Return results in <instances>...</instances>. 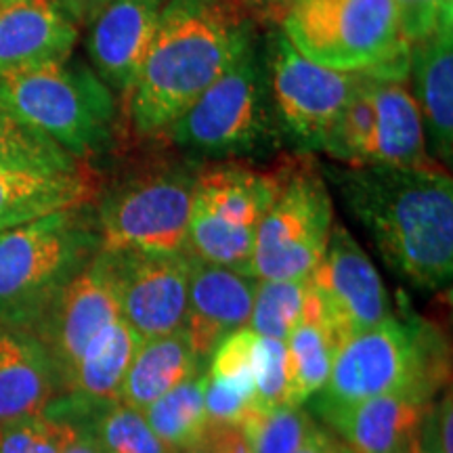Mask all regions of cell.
I'll return each mask as SVG.
<instances>
[{
  "label": "cell",
  "instance_id": "obj_1",
  "mask_svg": "<svg viewBox=\"0 0 453 453\" xmlns=\"http://www.w3.org/2000/svg\"><path fill=\"white\" fill-rule=\"evenodd\" d=\"M350 217L384 265L418 290L449 286L453 275V180L443 166H330Z\"/></svg>",
  "mask_w": 453,
  "mask_h": 453
},
{
  "label": "cell",
  "instance_id": "obj_2",
  "mask_svg": "<svg viewBox=\"0 0 453 453\" xmlns=\"http://www.w3.org/2000/svg\"><path fill=\"white\" fill-rule=\"evenodd\" d=\"M258 26L237 0H168L130 90L128 120L156 141L242 53Z\"/></svg>",
  "mask_w": 453,
  "mask_h": 453
},
{
  "label": "cell",
  "instance_id": "obj_3",
  "mask_svg": "<svg viewBox=\"0 0 453 453\" xmlns=\"http://www.w3.org/2000/svg\"><path fill=\"white\" fill-rule=\"evenodd\" d=\"M156 141L197 164L280 151L283 139L271 99L265 32L257 30L234 64Z\"/></svg>",
  "mask_w": 453,
  "mask_h": 453
},
{
  "label": "cell",
  "instance_id": "obj_4",
  "mask_svg": "<svg viewBox=\"0 0 453 453\" xmlns=\"http://www.w3.org/2000/svg\"><path fill=\"white\" fill-rule=\"evenodd\" d=\"M101 183L95 217L101 250L187 252V226L200 164L156 141Z\"/></svg>",
  "mask_w": 453,
  "mask_h": 453
},
{
  "label": "cell",
  "instance_id": "obj_5",
  "mask_svg": "<svg viewBox=\"0 0 453 453\" xmlns=\"http://www.w3.org/2000/svg\"><path fill=\"white\" fill-rule=\"evenodd\" d=\"M0 113L87 162L120 137V101L82 61H50L0 78Z\"/></svg>",
  "mask_w": 453,
  "mask_h": 453
},
{
  "label": "cell",
  "instance_id": "obj_6",
  "mask_svg": "<svg viewBox=\"0 0 453 453\" xmlns=\"http://www.w3.org/2000/svg\"><path fill=\"white\" fill-rule=\"evenodd\" d=\"M449 376L451 355L443 332L411 313L390 315L340 344L317 401L347 405L382 395L433 401Z\"/></svg>",
  "mask_w": 453,
  "mask_h": 453
},
{
  "label": "cell",
  "instance_id": "obj_7",
  "mask_svg": "<svg viewBox=\"0 0 453 453\" xmlns=\"http://www.w3.org/2000/svg\"><path fill=\"white\" fill-rule=\"evenodd\" d=\"M101 250L95 206L67 208L0 234V324L32 326Z\"/></svg>",
  "mask_w": 453,
  "mask_h": 453
},
{
  "label": "cell",
  "instance_id": "obj_8",
  "mask_svg": "<svg viewBox=\"0 0 453 453\" xmlns=\"http://www.w3.org/2000/svg\"><path fill=\"white\" fill-rule=\"evenodd\" d=\"M277 27L330 70L407 78L410 42L393 0H283Z\"/></svg>",
  "mask_w": 453,
  "mask_h": 453
},
{
  "label": "cell",
  "instance_id": "obj_9",
  "mask_svg": "<svg viewBox=\"0 0 453 453\" xmlns=\"http://www.w3.org/2000/svg\"><path fill=\"white\" fill-rule=\"evenodd\" d=\"M286 160L273 170L243 162H206L196 174L187 252L248 273L257 226L273 203Z\"/></svg>",
  "mask_w": 453,
  "mask_h": 453
},
{
  "label": "cell",
  "instance_id": "obj_10",
  "mask_svg": "<svg viewBox=\"0 0 453 453\" xmlns=\"http://www.w3.org/2000/svg\"><path fill=\"white\" fill-rule=\"evenodd\" d=\"M334 206L324 170L309 156L286 160L273 203L257 226L248 275L254 280H303L324 257Z\"/></svg>",
  "mask_w": 453,
  "mask_h": 453
},
{
  "label": "cell",
  "instance_id": "obj_11",
  "mask_svg": "<svg viewBox=\"0 0 453 453\" xmlns=\"http://www.w3.org/2000/svg\"><path fill=\"white\" fill-rule=\"evenodd\" d=\"M269 87L283 145L294 154L324 151L327 134L353 93L359 73L336 72L307 59L277 26L265 32Z\"/></svg>",
  "mask_w": 453,
  "mask_h": 453
},
{
  "label": "cell",
  "instance_id": "obj_12",
  "mask_svg": "<svg viewBox=\"0 0 453 453\" xmlns=\"http://www.w3.org/2000/svg\"><path fill=\"white\" fill-rule=\"evenodd\" d=\"M309 280L319 313L338 347L393 315L382 277L344 225L334 223L324 257Z\"/></svg>",
  "mask_w": 453,
  "mask_h": 453
},
{
  "label": "cell",
  "instance_id": "obj_13",
  "mask_svg": "<svg viewBox=\"0 0 453 453\" xmlns=\"http://www.w3.org/2000/svg\"><path fill=\"white\" fill-rule=\"evenodd\" d=\"M116 286L118 307L141 338L177 332L185 324L187 252H154L122 248L104 250Z\"/></svg>",
  "mask_w": 453,
  "mask_h": 453
},
{
  "label": "cell",
  "instance_id": "obj_14",
  "mask_svg": "<svg viewBox=\"0 0 453 453\" xmlns=\"http://www.w3.org/2000/svg\"><path fill=\"white\" fill-rule=\"evenodd\" d=\"M116 317H120L116 286L105 252L99 250L32 326L53 361L59 393L67 388L93 338Z\"/></svg>",
  "mask_w": 453,
  "mask_h": 453
},
{
  "label": "cell",
  "instance_id": "obj_15",
  "mask_svg": "<svg viewBox=\"0 0 453 453\" xmlns=\"http://www.w3.org/2000/svg\"><path fill=\"white\" fill-rule=\"evenodd\" d=\"M168 0H110L88 24L87 55L93 72L128 99Z\"/></svg>",
  "mask_w": 453,
  "mask_h": 453
},
{
  "label": "cell",
  "instance_id": "obj_16",
  "mask_svg": "<svg viewBox=\"0 0 453 453\" xmlns=\"http://www.w3.org/2000/svg\"><path fill=\"white\" fill-rule=\"evenodd\" d=\"M189 257L183 330L202 367L226 334L250 321L257 281L252 275Z\"/></svg>",
  "mask_w": 453,
  "mask_h": 453
},
{
  "label": "cell",
  "instance_id": "obj_17",
  "mask_svg": "<svg viewBox=\"0 0 453 453\" xmlns=\"http://www.w3.org/2000/svg\"><path fill=\"white\" fill-rule=\"evenodd\" d=\"M430 403L418 395H382L347 405L315 401V411L353 453H403Z\"/></svg>",
  "mask_w": 453,
  "mask_h": 453
},
{
  "label": "cell",
  "instance_id": "obj_18",
  "mask_svg": "<svg viewBox=\"0 0 453 453\" xmlns=\"http://www.w3.org/2000/svg\"><path fill=\"white\" fill-rule=\"evenodd\" d=\"M372 128L361 166H441L428 154L420 110L407 78L367 76Z\"/></svg>",
  "mask_w": 453,
  "mask_h": 453
},
{
  "label": "cell",
  "instance_id": "obj_19",
  "mask_svg": "<svg viewBox=\"0 0 453 453\" xmlns=\"http://www.w3.org/2000/svg\"><path fill=\"white\" fill-rule=\"evenodd\" d=\"M76 41L59 0H0V78L67 59Z\"/></svg>",
  "mask_w": 453,
  "mask_h": 453
},
{
  "label": "cell",
  "instance_id": "obj_20",
  "mask_svg": "<svg viewBox=\"0 0 453 453\" xmlns=\"http://www.w3.org/2000/svg\"><path fill=\"white\" fill-rule=\"evenodd\" d=\"M411 95L420 110L428 154L441 166L453 156V24L410 44Z\"/></svg>",
  "mask_w": 453,
  "mask_h": 453
},
{
  "label": "cell",
  "instance_id": "obj_21",
  "mask_svg": "<svg viewBox=\"0 0 453 453\" xmlns=\"http://www.w3.org/2000/svg\"><path fill=\"white\" fill-rule=\"evenodd\" d=\"M57 393L59 378L36 334L0 324V424L42 411Z\"/></svg>",
  "mask_w": 453,
  "mask_h": 453
},
{
  "label": "cell",
  "instance_id": "obj_22",
  "mask_svg": "<svg viewBox=\"0 0 453 453\" xmlns=\"http://www.w3.org/2000/svg\"><path fill=\"white\" fill-rule=\"evenodd\" d=\"M101 180L87 168L76 173H34L0 168V234L49 214L93 203Z\"/></svg>",
  "mask_w": 453,
  "mask_h": 453
},
{
  "label": "cell",
  "instance_id": "obj_23",
  "mask_svg": "<svg viewBox=\"0 0 453 453\" xmlns=\"http://www.w3.org/2000/svg\"><path fill=\"white\" fill-rule=\"evenodd\" d=\"M202 364L191 349L183 327L164 336L147 338L134 355L124 378L120 401L143 411L147 405L174 387L202 373Z\"/></svg>",
  "mask_w": 453,
  "mask_h": 453
},
{
  "label": "cell",
  "instance_id": "obj_24",
  "mask_svg": "<svg viewBox=\"0 0 453 453\" xmlns=\"http://www.w3.org/2000/svg\"><path fill=\"white\" fill-rule=\"evenodd\" d=\"M336 349L309 280L304 313L286 338V407H303L311 396L321 393L330 378Z\"/></svg>",
  "mask_w": 453,
  "mask_h": 453
},
{
  "label": "cell",
  "instance_id": "obj_25",
  "mask_svg": "<svg viewBox=\"0 0 453 453\" xmlns=\"http://www.w3.org/2000/svg\"><path fill=\"white\" fill-rule=\"evenodd\" d=\"M143 338L120 317L107 324L78 361L65 395L90 401H120L128 367Z\"/></svg>",
  "mask_w": 453,
  "mask_h": 453
},
{
  "label": "cell",
  "instance_id": "obj_26",
  "mask_svg": "<svg viewBox=\"0 0 453 453\" xmlns=\"http://www.w3.org/2000/svg\"><path fill=\"white\" fill-rule=\"evenodd\" d=\"M143 416L170 453H185L211 426L203 407V372L147 405Z\"/></svg>",
  "mask_w": 453,
  "mask_h": 453
},
{
  "label": "cell",
  "instance_id": "obj_27",
  "mask_svg": "<svg viewBox=\"0 0 453 453\" xmlns=\"http://www.w3.org/2000/svg\"><path fill=\"white\" fill-rule=\"evenodd\" d=\"M309 275L303 280H258L254 290L250 330L258 336L283 340L290 336L304 313Z\"/></svg>",
  "mask_w": 453,
  "mask_h": 453
},
{
  "label": "cell",
  "instance_id": "obj_28",
  "mask_svg": "<svg viewBox=\"0 0 453 453\" xmlns=\"http://www.w3.org/2000/svg\"><path fill=\"white\" fill-rule=\"evenodd\" d=\"M237 428L252 453H296L313 434L317 422L303 407H252Z\"/></svg>",
  "mask_w": 453,
  "mask_h": 453
},
{
  "label": "cell",
  "instance_id": "obj_29",
  "mask_svg": "<svg viewBox=\"0 0 453 453\" xmlns=\"http://www.w3.org/2000/svg\"><path fill=\"white\" fill-rule=\"evenodd\" d=\"M0 168L57 174L76 173L82 166L44 134L0 113Z\"/></svg>",
  "mask_w": 453,
  "mask_h": 453
},
{
  "label": "cell",
  "instance_id": "obj_30",
  "mask_svg": "<svg viewBox=\"0 0 453 453\" xmlns=\"http://www.w3.org/2000/svg\"><path fill=\"white\" fill-rule=\"evenodd\" d=\"M78 430L67 418L44 407L38 413L0 424V453H64Z\"/></svg>",
  "mask_w": 453,
  "mask_h": 453
},
{
  "label": "cell",
  "instance_id": "obj_31",
  "mask_svg": "<svg viewBox=\"0 0 453 453\" xmlns=\"http://www.w3.org/2000/svg\"><path fill=\"white\" fill-rule=\"evenodd\" d=\"M258 334L250 327L226 334L208 361L206 373L214 380L226 384L237 393L246 395L254 405V372H257Z\"/></svg>",
  "mask_w": 453,
  "mask_h": 453
},
{
  "label": "cell",
  "instance_id": "obj_32",
  "mask_svg": "<svg viewBox=\"0 0 453 453\" xmlns=\"http://www.w3.org/2000/svg\"><path fill=\"white\" fill-rule=\"evenodd\" d=\"M254 407H286V342L258 336L254 372Z\"/></svg>",
  "mask_w": 453,
  "mask_h": 453
},
{
  "label": "cell",
  "instance_id": "obj_33",
  "mask_svg": "<svg viewBox=\"0 0 453 453\" xmlns=\"http://www.w3.org/2000/svg\"><path fill=\"white\" fill-rule=\"evenodd\" d=\"M407 42L453 24V0H393Z\"/></svg>",
  "mask_w": 453,
  "mask_h": 453
},
{
  "label": "cell",
  "instance_id": "obj_34",
  "mask_svg": "<svg viewBox=\"0 0 453 453\" xmlns=\"http://www.w3.org/2000/svg\"><path fill=\"white\" fill-rule=\"evenodd\" d=\"M203 407L211 426H240L254 405L246 395L214 380L203 372Z\"/></svg>",
  "mask_w": 453,
  "mask_h": 453
},
{
  "label": "cell",
  "instance_id": "obj_35",
  "mask_svg": "<svg viewBox=\"0 0 453 453\" xmlns=\"http://www.w3.org/2000/svg\"><path fill=\"white\" fill-rule=\"evenodd\" d=\"M214 453H252L246 437L237 426H208Z\"/></svg>",
  "mask_w": 453,
  "mask_h": 453
},
{
  "label": "cell",
  "instance_id": "obj_36",
  "mask_svg": "<svg viewBox=\"0 0 453 453\" xmlns=\"http://www.w3.org/2000/svg\"><path fill=\"white\" fill-rule=\"evenodd\" d=\"M296 453H353L347 445L340 441L332 430H326L317 424L313 434L304 441L303 447Z\"/></svg>",
  "mask_w": 453,
  "mask_h": 453
},
{
  "label": "cell",
  "instance_id": "obj_37",
  "mask_svg": "<svg viewBox=\"0 0 453 453\" xmlns=\"http://www.w3.org/2000/svg\"><path fill=\"white\" fill-rule=\"evenodd\" d=\"M107 3L110 0H59L61 7H64L65 13L72 17V21L78 27L88 26Z\"/></svg>",
  "mask_w": 453,
  "mask_h": 453
},
{
  "label": "cell",
  "instance_id": "obj_38",
  "mask_svg": "<svg viewBox=\"0 0 453 453\" xmlns=\"http://www.w3.org/2000/svg\"><path fill=\"white\" fill-rule=\"evenodd\" d=\"M410 453H445V449L439 443L437 430H434L433 418H430V410L426 413V418H424L422 426L418 428L416 437L411 439Z\"/></svg>",
  "mask_w": 453,
  "mask_h": 453
},
{
  "label": "cell",
  "instance_id": "obj_39",
  "mask_svg": "<svg viewBox=\"0 0 453 453\" xmlns=\"http://www.w3.org/2000/svg\"><path fill=\"white\" fill-rule=\"evenodd\" d=\"M78 428L81 430H78L76 439H73L72 443L65 447L64 453H105L104 447L99 445V441L95 439L87 428H82V426H78Z\"/></svg>",
  "mask_w": 453,
  "mask_h": 453
},
{
  "label": "cell",
  "instance_id": "obj_40",
  "mask_svg": "<svg viewBox=\"0 0 453 453\" xmlns=\"http://www.w3.org/2000/svg\"><path fill=\"white\" fill-rule=\"evenodd\" d=\"M185 453H214V445H212V437H211V430L203 433V437L197 441L187 449Z\"/></svg>",
  "mask_w": 453,
  "mask_h": 453
},
{
  "label": "cell",
  "instance_id": "obj_41",
  "mask_svg": "<svg viewBox=\"0 0 453 453\" xmlns=\"http://www.w3.org/2000/svg\"><path fill=\"white\" fill-rule=\"evenodd\" d=\"M269 3H273V4H277V3H280V4H281V3H283V0H269Z\"/></svg>",
  "mask_w": 453,
  "mask_h": 453
}]
</instances>
